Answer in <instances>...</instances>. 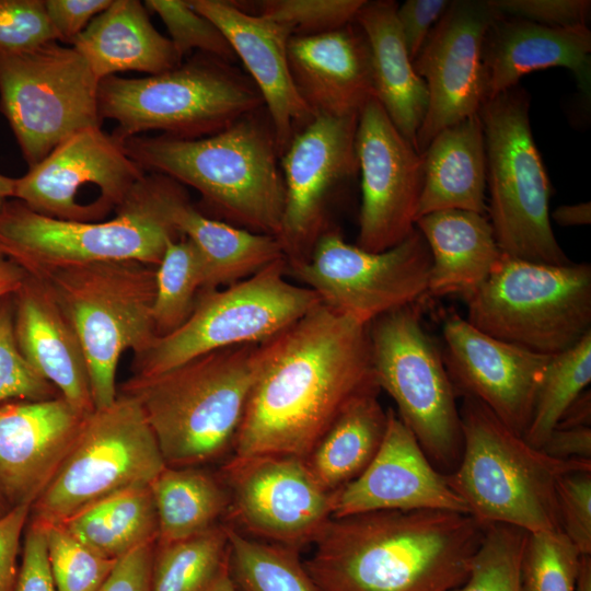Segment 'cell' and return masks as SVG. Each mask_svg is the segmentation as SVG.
Returning <instances> with one entry per match:
<instances>
[{
  "label": "cell",
  "instance_id": "cell-31",
  "mask_svg": "<svg viewBox=\"0 0 591 591\" xmlns=\"http://www.w3.org/2000/svg\"><path fill=\"white\" fill-rule=\"evenodd\" d=\"M415 227L431 255L427 294L467 297L489 277L503 255L483 213L440 210L421 216Z\"/></svg>",
  "mask_w": 591,
  "mask_h": 591
},
{
  "label": "cell",
  "instance_id": "cell-11",
  "mask_svg": "<svg viewBox=\"0 0 591 591\" xmlns=\"http://www.w3.org/2000/svg\"><path fill=\"white\" fill-rule=\"evenodd\" d=\"M286 275L281 258L232 285L201 290L181 327L134 355L131 378H152L207 352L280 334L321 303L313 290Z\"/></svg>",
  "mask_w": 591,
  "mask_h": 591
},
{
  "label": "cell",
  "instance_id": "cell-4",
  "mask_svg": "<svg viewBox=\"0 0 591 591\" xmlns=\"http://www.w3.org/2000/svg\"><path fill=\"white\" fill-rule=\"evenodd\" d=\"M264 347L213 350L120 385V393L139 401L166 466H202L233 451Z\"/></svg>",
  "mask_w": 591,
  "mask_h": 591
},
{
  "label": "cell",
  "instance_id": "cell-25",
  "mask_svg": "<svg viewBox=\"0 0 591 591\" xmlns=\"http://www.w3.org/2000/svg\"><path fill=\"white\" fill-rule=\"evenodd\" d=\"M288 62L313 115H359L374 97L368 42L354 22L331 32L291 36Z\"/></svg>",
  "mask_w": 591,
  "mask_h": 591
},
{
  "label": "cell",
  "instance_id": "cell-41",
  "mask_svg": "<svg viewBox=\"0 0 591 591\" xmlns=\"http://www.w3.org/2000/svg\"><path fill=\"white\" fill-rule=\"evenodd\" d=\"M44 529L56 591H99L118 559L108 558L72 536L62 524Z\"/></svg>",
  "mask_w": 591,
  "mask_h": 591
},
{
  "label": "cell",
  "instance_id": "cell-33",
  "mask_svg": "<svg viewBox=\"0 0 591 591\" xmlns=\"http://www.w3.org/2000/svg\"><path fill=\"white\" fill-rule=\"evenodd\" d=\"M157 519V544L192 537L220 524L230 494L220 473L202 466H165L150 484Z\"/></svg>",
  "mask_w": 591,
  "mask_h": 591
},
{
  "label": "cell",
  "instance_id": "cell-40",
  "mask_svg": "<svg viewBox=\"0 0 591 591\" xmlns=\"http://www.w3.org/2000/svg\"><path fill=\"white\" fill-rule=\"evenodd\" d=\"M528 532L512 525H486L470 573L452 591H521V563Z\"/></svg>",
  "mask_w": 591,
  "mask_h": 591
},
{
  "label": "cell",
  "instance_id": "cell-6",
  "mask_svg": "<svg viewBox=\"0 0 591 591\" xmlns=\"http://www.w3.org/2000/svg\"><path fill=\"white\" fill-rule=\"evenodd\" d=\"M97 105L102 121H115L112 135L120 141L149 131L189 140L224 130L264 102L248 74L195 53L165 72L100 80Z\"/></svg>",
  "mask_w": 591,
  "mask_h": 591
},
{
  "label": "cell",
  "instance_id": "cell-10",
  "mask_svg": "<svg viewBox=\"0 0 591 591\" xmlns=\"http://www.w3.org/2000/svg\"><path fill=\"white\" fill-rule=\"evenodd\" d=\"M466 321L525 350L554 356L591 332V266L548 265L502 255L464 298Z\"/></svg>",
  "mask_w": 591,
  "mask_h": 591
},
{
  "label": "cell",
  "instance_id": "cell-49",
  "mask_svg": "<svg viewBox=\"0 0 591 591\" xmlns=\"http://www.w3.org/2000/svg\"><path fill=\"white\" fill-rule=\"evenodd\" d=\"M14 591H56L48 565L44 529L30 520L24 531L22 563Z\"/></svg>",
  "mask_w": 591,
  "mask_h": 591
},
{
  "label": "cell",
  "instance_id": "cell-7",
  "mask_svg": "<svg viewBox=\"0 0 591 591\" xmlns=\"http://www.w3.org/2000/svg\"><path fill=\"white\" fill-rule=\"evenodd\" d=\"M164 176L146 173L109 219L74 222L37 213L18 199L0 208V253L27 275L92 263L136 260L158 266L179 236L162 204Z\"/></svg>",
  "mask_w": 591,
  "mask_h": 591
},
{
  "label": "cell",
  "instance_id": "cell-20",
  "mask_svg": "<svg viewBox=\"0 0 591 591\" xmlns=\"http://www.w3.org/2000/svg\"><path fill=\"white\" fill-rule=\"evenodd\" d=\"M497 15L488 0L450 1L413 61L428 92L416 136L419 154L437 134L478 114L486 102L483 43Z\"/></svg>",
  "mask_w": 591,
  "mask_h": 591
},
{
  "label": "cell",
  "instance_id": "cell-58",
  "mask_svg": "<svg viewBox=\"0 0 591 591\" xmlns=\"http://www.w3.org/2000/svg\"><path fill=\"white\" fill-rule=\"evenodd\" d=\"M575 591H591V557L581 555Z\"/></svg>",
  "mask_w": 591,
  "mask_h": 591
},
{
  "label": "cell",
  "instance_id": "cell-1",
  "mask_svg": "<svg viewBox=\"0 0 591 591\" xmlns=\"http://www.w3.org/2000/svg\"><path fill=\"white\" fill-rule=\"evenodd\" d=\"M379 391L368 325L320 303L265 341L233 455L306 459L350 403Z\"/></svg>",
  "mask_w": 591,
  "mask_h": 591
},
{
  "label": "cell",
  "instance_id": "cell-51",
  "mask_svg": "<svg viewBox=\"0 0 591 591\" xmlns=\"http://www.w3.org/2000/svg\"><path fill=\"white\" fill-rule=\"evenodd\" d=\"M113 0H44L48 19L58 42H71L90 22L109 7Z\"/></svg>",
  "mask_w": 591,
  "mask_h": 591
},
{
  "label": "cell",
  "instance_id": "cell-19",
  "mask_svg": "<svg viewBox=\"0 0 591 591\" xmlns=\"http://www.w3.org/2000/svg\"><path fill=\"white\" fill-rule=\"evenodd\" d=\"M359 115H315L280 157L286 196L276 236L287 262L309 257L325 228L331 193L357 171Z\"/></svg>",
  "mask_w": 591,
  "mask_h": 591
},
{
  "label": "cell",
  "instance_id": "cell-29",
  "mask_svg": "<svg viewBox=\"0 0 591 591\" xmlns=\"http://www.w3.org/2000/svg\"><path fill=\"white\" fill-rule=\"evenodd\" d=\"M70 45L85 58L99 80L125 71L153 76L183 62L139 0H113Z\"/></svg>",
  "mask_w": 591,
  "mask_h": 591
},
{
  "label": "cell",
  "instance_id": "cell-14",
  "mask_svg": "<svg viewBox=\"0 0 591 591\" xmlns=\"http://www.w3.org/2000/svg\"><path fill=\"white\" fill-rule=\"evenodd\" d=\"M99 83L85 58L57 40L0 50V111L28 169L73 134L102 127Z\"/></svg>",
  "mask_w": 591,
  "mask_h": 591
},
{
  "label": "cell",
  "instance_id": "cell-59",
  "mask_svg": "<svg viewBox=\"0 0 591 591\" xmlns=\"http://www.w3.org/2000/svg\"><path fill=\"white\" fill-rule=\"evenodd\" d=\"M206 591H235L229 576L227 564Z\"/></svg>",
  "mask_w": 591,
  "mask_h": 591
},
{
  "label": "cell",
  "instance_id": "cell-17",
  "mask_svg": "<svg viewBox=\"0 0 591 591\" xmlns=\"http://www.w3.org/2000/svg\"><path fill=\"white\" fill-rule=\"evenodd\" d=\"M220 475L230 494L227 523L254 538L300 552L332 518V493L303 457L232 455Z\"/></svg>",
  "mask_w": 591,
  "mask_h": 591
},
{
  "label": "cell",
  "instance_id": "cell-12",
  "mask_svg": "<svg viewBox=\"0 0 591 591\" xmlns=\"http://www.w3.org/2000/svg\"><path fill=\"white\" fill-rule=\"evenodd\" d=\"M165 466L139 401L118 392L112 405L88 414L69 453L31 506L28 520L62 524L106 498L150 485Z\"/></svg>",
  "mask_w": 591,
  "mask_h": 591
},
{
  "label": "cell",
  "instance_id": "cell-5",
  "mask_svg": "<svg viewBox=\"0 0 591 591\" xmlns=\"http://www.w3.org/2000/svg\"><path fill=\"white\" fill-rule=\"evenodd\" d=\"M460 417L461 457L444 476L470 514L485 525L508 524L528 533L561 532L557 480L568 472L591 468V461L548 456L475 398L464 396Z\"/></svg>",
  "mask_w": 591,
  "mask_h": 591
},
{
  "label": "cell",
  "instance_id": "cell-27",
  "mask_svg": "<svg viewBox=\"0 0 591 591\" xmlns=\"http://www.w3.org/2000/svg\"><path fill=\"white\" fill-rule=\"evenodd\" d=\"M12 300L14 336L22 356L68 402L84 413L93 412L83 348L46 285L27 275Z\"/></svg>",
  "mask_w": 591,
  "mask_h": 591
},
{
  "label": "cell",
  "instance_id": "cell-24",
  "mask_svg": "<svg viewBox=\"0 0 591 591\" xmlns=\"http://www.w3.org/2000/svg\"><path fill=\"white\" fill-rule=\"evenodd\" d=\"M225 36L258 89L276 134L280 157L314 117L297 91L288 62L290 30L241 9L234 1L189 0Z\"/></svg>",
  "mask_w": 591,
  "mask_h": 591
},
{
  "label": "cell",
  "instance_id": "cell-42",
  "mask_svg": "<svg viewBox=\"0 0 591 591\" xmlns=\"http://www.w3.org/2000/svg\"><path fill=\"white\" fill-rule=\"evenodd\" d=\"M581 554L563 532L528 533L521 591H575Z\"/></svg>",
  "mask_w": 591,
  "mask_h": 591
},
{
  "label": "cell",
  "instance_id": "cell-45",
  "mask_svg": "<svg viewBox=\"0 0 591 591\" xmlns=\"http://www.w3.org/2000/svg\"><path fill=\"white\" fill-rule=\"evenodd\" d=\"M60 395L22 356L14 336L12 296L0 300V403Z\"/></svg>",
  "mask_w": 591,
  "mask_h": 591
},
{
  "label": "cell",
  "instance_id": "cell-60",
  "mask_svg": "<svg viewBox=\"0 0 591 591\" xmlns=\"http://www.w3.org/2000/svg\"><path fill=\"white\" fill-rule=\"evenodd\" d=\"M14 178L0 174V208L13 198Z\"/></svg>",
  "mask_w": 591,
  "mask_h": 591
},
{
  "label": "cell",
  "instance_id": "cell-9",
  "mask_svg": "<svg viewBox=\"0 0 591 591\" xmlns=\"http://www.w3.org/2000/svg\"><path fill=\"white\" fill-rule=\"evenodd\" d=\"M530 99L514 86L486 101L483 124L490 224L501 253L548 265H569L551 224V183L530 125Z\"/></svg>",
  "mask_w": 591,
  "mask_h": 591
},
{
  "label": "cell",
  "instance_id": "cell-56",
  "mask_svg": "<svg viewBox=\"0 0 591 591\" xmlns=\"http://www.w3.org/2000/svg\"><path fill=\"white\" fill-rule=\"evenodd\" d=\"M551 219L563 227L588 225L591 222V204L584 201L558 206L551 213Z\"/></svg>",
  "mask_w": 591,
  "mask_h": 591
},
{
  "label": "cell",
  "instance_id": "cell-21",
  "mask_svg": "<svg viewBox=\"0 0 591 591\" xmlns=\"http://www.w3.org/2000/svg\"><path fill=\"white\" fill-rule=\"evenodd\" d=\"M442 336V358L455 392L479 401L523 437L552 356L489 336L456 313L444 315Z\"/></svg>",
  "mask_w": 591,
  "mask_h": 591
},
{
  "label": "cell",
  "instance_id": "cell-48",
  "mask_svg": "<svg viewBox=\"0 0 591 591\" xmlns=\"http://www.w3.org/2000/svg\"><path fill=\"white\" fill-rule=\"evenodd\" d=\"M501 15L528 20L551 27L587 25L589 0H488Z\"/></svg>",
  "mask_w": 591,
  "mask_h": 591
},
{
  "label": "cell",
  "instance_id": "cell-22",
  "mask_svg": "<svg viewBox=\"0 0 591 591\" xmlns=\"http://www.w3.org/2000/svg\"><path fill=\"white\" fill-rule=\"evenodd\" d=\"M416 510L470 514L465 501L434 468L412 431L389 409L383 440L370 464L332 491V518Z\"/></svg>",
  "mask_w": 591,
  "mask_h": 591
},
{
  "label": "cell",
  "instance_id": "cell-54",
  "mask_svg": "<svg viewBox=\"0 0 591 591\" xmlns=\"http://www.w3.org/2000/svg\"><path fill=\"white\" fill-rule=\"evenodd\" d=\"M541 450L557 460L591 461V428H555Z\"/></svg>",
  "mask_w": 591,
  "mask_h": 591
},
{
  "label": "cell",
  "instance_id": "cell-50",
  "mask_svg": "<svg viewBox=\"0 0 591 591\" xmlns=\"http://www.w3.org/2000/svg\"><path fill=\"white\" fill-rule=\"evenodd\" d=\"M449 4V0H407L397 5L396 18L413 61Z\"/></svg>",
  "mask_w": 591,
  "mask_h": 591
},
{
  "label": "cell",
  "instance_id": "cell-52",
  "mask_svg": "<svg viewBox=\"0 0 591 591\" xmlns=\"http://www.w3.org/2000/svg\"><path fill=\"white\" fill-rule=\"evenodd\" d=\"M31 506L21 505L0 518V591H14L19 575L18 557Z\"/></svg>",
  "mask_w": 591,
  "mask_h": 591
},
{
  "label": "cell",
  "instance_id": "cell-43",
  "mask_svg": "<svg viewBox=\"0 0 591 591\" xmlns=\"http://www.w3.org/2000/svg\"><path fill=\"white\" fill-rule=\"evenodd\" d=\"M143 4L149 12L160 16L182 58L197 50L231 63L236 59L222 32L197 12L189 0H146Z\"/></svg>",
  "mask_w": 591,
  "mask_h": 591
},
{
  "label": "cell",
  "instance_id": "cell-61",
  "mask_svg": "<svg viewBox=\"0 0 591 591\" xmlns=\"http://www.w3.org/2000/svg\"><path fill=\"white\" fill-rule=\"evenodd\" d=\"M11 510V506L8 503L5 498L0 493V518L3 517Z\"/></svg>",
  "mask_w": 591,
  "mask_h": 591
},
{
  "label": "cell",
  "instance_id": "cell-47",
  "mask_svg": "<svg viewBox=\"0 0 591 591\" xmlns=\"http://www.w3.org/2000/svg\"><path fill=\"white\" fill-rule=\"evenodd\" d=\"M561 532L581 555L591 554V468L561 475L556 484Z\"/></svg>",
  "mask_w": 591,
  "mask_h": 591
},
{
  "label": "cell",
  "instance_id": "cell-62",
  "mask_svg": "<svg viewBox=\"0 0 591 591\" xmlns=\"http://www.w3.org/2000/svg\"><path fill=\"white\" fill-rule=\"evenodd\" d=\"M1 254V253H0Z\"/></svg>",
  "mask_w": 591,
  "mask_h": 591
},
{
  "label": "cell",
  "instance_id": "cell-28",
  "mask_svg": "<svg viewBox=\"0 0 591 591\" xmlns=\"http://www.w3.org/2000/svg\"><path fill=\"white\" fill-rule=\"evenodd\" d=\"M162 204L173 230L188 239L202 257L206 273L202 290L232 285L286 258L275 236L208 217L190 202L183 185L166 176Z\"/></svg>",
  "mask_w": 591,
  "mask_h": 591
},
{
  "label": "cell",
  "instance_id": "cell-35",
  "mask_svg": "<svg viewBox=\"0 0 591 591\" xmlns=\"http://www.w3.org/2000/svg\"><path fill=\"white\" fill-rule=\"evenodd\" d=\"M62 525L97 553L119 559L143 544L157 542L158 519L150 485L106 498Z\"/></svg>",
  "mask_w": 591,
  "mask_h": 591
},
{
  "label": "cell",
  "instance_id": "cell-39",
  "mask_svg": "<svg viewBox=\"0 0 591 591\" xmlns=\"http://www.w3.org/2000/svg\"><path fill=\"white\" fill-rule=\"evenodd\" d=\"M591 381V332L551 357L540 382L524 440L541 449L570 403Z\"/></svg>",
  "mask_w": 591,
  "mask_h": 591
},
{
  "label": "cell",
  "instance_id": "cell-2",
  "mask_svg": "<svg viewBox=\"0 0 591 591\" xmlns=\"http://www.w3.org/2000/svg\"><path fill=\"white\" fill-rule=\"evenodd\" d=\"M485 529L471 514L439 510L331 518L303 563L318 591H452Z\"/></svg>",
  "mask_w": 591,
  "mask_h": 591
},
{
  "label": "cell",
  "instance_id": "cell-16",
  "mask_svg": "<svg viewBox=\"0 0 591 591\" xmlns=\"http://www.w3.org/2000/svg\"><path fill=\"white\" fill-rule=\"evenodd\" d=\"M144 174L123 141L88 128L14 178L13 198L54 219L99 222L121 208Z\"/></svg>",
  "mask_w": 591,
  "mask_h": 591
},
{
  "label": "cell",
  "instance_id": "cell-18",
  "mask_svg": "<svg viewBox=\"0 0 591 591\" xmlns=\"http://www.w3.org/2000/svg\"><path fill=\"white\" fill-rule=\"evenodd\" d=\"M355 148L362 194L357 246L383 252L415 228L424 182L422 157L374 97L359 114Z\"/></svg>",
  "mask_w": 591,
  "mask_h": 591
},
{
  "label": "cell",
  "instance_id": "cell-46",
  "mask_svg": "<svg viewBox=\"0 0 591 591\" xmlns=\"http://www.w3.org/2000/svg\"><path fill=\"white\" fill-rule=\"evenodd\" d=\"M55 40L44 0H0V50H25Z\"/></svg>",
  "mask_w": 591,
  "mask_h": 591
},
{
  "label": "cell",
  "instance_id": "cell-55",
  "mask_svg": "<svg viewBox=\"0 0 591 591\" xmlns=\"http://www.w3.org/2000/svg\"><path fill=\"white\" fill-rule=\"evenodd\" d=\"M590 424L591 393L584 390L565 409L555 428L590 427Z\"/></svg>",
  "mask_w": 591,
  "mask_h": 591
},
{
  "label": "cell",
  "instance_id": "cell-37",
  "mask_svg": "<svg viewBox=\"0 0 591 591\" xmlns=\"http://www.w3.org/2000/svg\"><path fill=\"white\" fill-rule=\"evenodd\" d=\"M228 551L224 523L185 540L155 543L151 591H206L225 566Z\"/></svg>",
  "mask_w": 591,
  "mask_h": 591
},
{
  "label": "cell",
  "instance_id": "cell-34",
  "mask_svg": "<svg viewBox=\"0 0 591 591\" xmlns=\"http://www.w3.org/2000/svg\"><path fill=\"white\" fill-rule=\"evenodd\" d=\"M387 422L378 393L350 403L305 459L316 480L334 491L359 476L376 454Z\"/></svg>",
  "mask_w": 591,
  "mask_h": 591
},
{
  "label": "cell",
  "instance_id": "cell-30",
  "mask_svg": "<svg viewBox=\"0 0 591 591\" xmlns=\"http://www.w3.org/2000/svg\"><path fill=\"white\" fill-rule=\"evenodd\" d=\"M397 5L392 0L366 1L354 21L368 42L374 99L416 149L428 92L407 51L396 18Z\"/></svg>",
  "mask_w": 591,
  "mask_h": 591
},
{
  "label": "cell",
  "instance_id": "cell-36",
  "mask_svg": "<svg viewBox=\"0 0 591 591\" xmlns=\"http://www.w3.org/2000/svg\"><path fill=\"white\" fill-rule=\"evenodd\" d=\"M224 524L229 538L227 566L235 591H318L299 551Z\"/></svg>",
  "mask_w": 591,
  "mask_h": 591
},
{
  "label": "cell",
  "instance_id": "cell-38",
  "mask_svg": "<svg viewBox=\"0 0 591 591\" xmlns=\"http://www.w3.org/2000/svg\"><path fill=\"white\" fill-rule=\"evenodd\" d=\"M205 280V264L197 247L184 236L170 241L155 266L152 317L157 337L176 331L188 320Z\"/></svg>",
  "mask_w": 591,
  "mask_h": 591
},
{
  "label": "cell",
  "instance_id": "cell-23",
  "mask_svg": "<svg viewBox=\"0 0 591 591\" xmlns=\"http://www.w3.org/2000/svg\"><path fill=\"white\" fill-rule=\"evenodd\" d=\"M84 413L61 395L0 403V493L32 506L77 440Z\"/></svg>",
  "mask_w": 591,
  "mask_h": 591
},
{
  "label": "cell",
  "instance_id": "cell-53",
  "mask_svg": "<svg viewBox=\"0 0 591 591\" xmlns=\"http://www.w3.org/2000/svg\"><path fill=\"white\" fill-rule=\"evenodd\" d=\"M155 543L143 544L119 558L99 591H151Z\"/></svg>",
  "mask_w": 591,
  "mask_h": 591
},
{
  "label": "cell",
  "instance_id": "cell-26",
  "mask_svg": "<svg viewBox=\"0 0 591 591\" xmlns=\"http://www.w3.org/2000/svg\"><path fill=\"white\" fill-rule=\"evenodd\" d=\"M486 101L535 70L566 68L584 97L591 88V32L587 25L551 27L498 13L483 43Z\"/></svg>",
  "mask_w": 591,
  "mask_h": 591
},
{
  "label": "cell",
  "instance_id": "cell-13",
  "mask_svg": "<svg viewBox=\"0 0 591 591\" xmlns=\"http://www.w3.org/2000/svg\"><path fill=\"white\" fill-rule=\"evenodd\" d=\"M368 331L379 389L394 399L398 418L430 462L453 471L462 452L456 393L418 306L387 312L373 320Z\"/></svg>",
  "mask_w": 591,
  "mask_h": 591
},
{
  "label": "cell",
  "instance_id": "cell-8",
  "mask_svg": "<svg viewBox=\"0 0 591 591\" xmlns=\"http://www.w3.org/2000/svg\"><path fill=\"white\" fill-rule=\"evenodd\" d=\"M40 279L71 323L88 362L94 409L112 405L126 350L143 351L157 337L152 317L155 267L136 260L54 268Z\"/></svg>",
  "mask_w": 591,
  "mask_h": 591
},
{
  "label": "cell",
  "instance_id": "cell-57",
  "mask_svg": "<svg viewBox=\"0 0 591 591\" xmlns=\"http://www.w3.org/2000/svg\"><path fill=\"white\" fill-rule=\"evenodd\" d=\"M27 274L16 263L0 254V300L12 296L23 283Z\"/></svg>",
  "mask_w": 591,
  "mask_h": 591
},
{
  "label": "cell",
  "instance_id": "cell-3",
  "mask_svg": "<svg viewBox=\"0 0 591 591\" xmlns=\"http://www.w3.org/2000/svg\"><path fill=\"white\" fill-rule=\"evenodd\" d=\"M123 142L146 173L194 188L230 224L277 236L286 189L280 151L265 106L209 137L135 136Z\"/></svg>",
  "mask_w": 591,
  "mask_h": 591
},
{
  "label": "cell",
  "instance_id": "cell-44",
  "mask_svg": "<svg viewBox=\"0 0 591 591\" xmlns=\"http://www.w3.org/2000/svg\"><path fill=\"white\" fill-rule=\"evenodd\" d=\"M366 0H262L251 2L259 14L287 26L292 36L317 35L354 22ZM245 11V10H244Z\"/></svg>",
  "mask_w": 591,
  "mask_h": 591
},
{
  "label": "cell",
  "instance_id": "cell-15",
  "mask_svg": "<svg viewBox=\"0 0 591 591\" xmlns=\"http://www.w3.org/2000/svg\"><path fill=\"white\" fill-rule=\"evenodd\" d=\"M430 268V251L416 227L383 252L349 244L327 228L306 259L287 262V273L313 290L322 304L363 325L419 302L428 292Z\"/></svg>",
  "mask_w": 591,
  "mask_h": 591
},
{
  "label": "cell",
  "instance_id": "cell-32",
  "mask_svg": "<svg viewBox=\"0 0 591 591\" xmlns=\"http://www.w3.org/2000/svg\"><path fill=\"white\" fill-rule=\"evenodd\" d=\"M421 157L424 182L416 220L449 209L485 215L487 163L478 114L441 130Z\"/></svg>",
  "mask_w": 591,
  "mask_h": 591
}]
</instances>
